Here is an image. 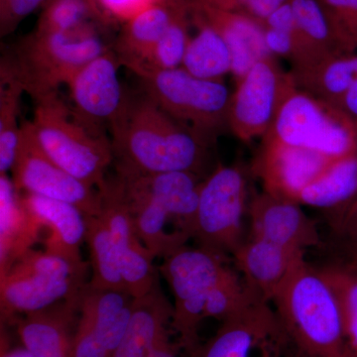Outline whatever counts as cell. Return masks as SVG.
<instances>
[{
	"mask_svg": "<svg viewBox=\"0 0 357 357\" xmlns=\"http://www.w3.org/2000/svg\"><path fill=\"white\" fill-rule=\"evenodd\" d=\"M109 130L116 171L198 174L203 168L206 138L174 119L144 93L126 96Z\"/></svg>",
	"mask_w": 357,
	"mask_h": 357,
	"instance_id": "1",
	"label": "cell"
},
{
	"mask_svg": "<svg viewBox=\"0 0 357 357\" xmlns=\"http://www.w3.org/2000/svg\"><path fill=\"white\" fill-rule=\"evenodd\" d=\"M271 302L296 357H349L337 294L305 255L295 263Z\"/></svg>",
	"mask_w": 357,
	"mask_h": 357,
	"instance_id": "2",
	"label": "cell"
},
{
	"mask_svg": "<svg viewBox=\"0 0 357 357\" xmlns=\"http://www.w3.org/2000/svg\"><path fill=\"white\" fill-rule=\"evenodd\" d=\"M34 102L31 122L44 151L75 178L98 189L102 187L114 160L112 139L102 128L79 116L59 91Z\"/></svg>",
	"mask_w": 357,
	"mask_h": 357,
	"instance_id": "3",
	"label": "cell"
},
{
	"mask_svg": "<svg viewBox=\"0 0 357 357\" xmlns=\"http://www.w3.org/2000/svg\"><path fill=\"white\" fill-rule=\"evenodd\" d=\"M88 266L47 250L30 249L0 273L1 321L43 311L79 297Z\"/></svg>",
	"mask_w": 357,
	"mask_h": 357,
	"instance_id": "4",
	"label": "cell"
},
{
	"mask_svg": "<svg viewBox=\"0 0 357 357\" xmlns=\"http://www.w3.org/2000/svg\"><path fill=\"white\" fill-rule=\"evenodd\" d=\"M102 26L69 33H42L34 30L24 37L11 55L33 100L58 93L84 65L112 47L100 36Z\"/></svg>",
	"mask_w": 357,
	"mask_h": 357,
	"instance_id": "5",
	"label": "cell"
},
{
	"mask_svg": "<svg viewBox=\"0 0 357 357\" xmlns=\"http://www.w3.org/2000/svg\"><path fill=\"white\" fill-rule=\"evenodd\" d=\"M227 256L211 249H178L164 259L160 273L174 296L171 326L178 333V344L191 357L199 347V330L204 319V307L213 289L232 271Z\"/></svg>",
	"mask_w": 357,
	"mask_h": 357,
	"instance_id": "6",
	"label": "cell"
},
{
	"mask_svg": "<svg viewBox=\"0 0 357 357\" xmlns=\"http://www.w3.org/2000/svg\"><path fill=\"white\" fill-rule=\"evenodd\" d=\"M143 93L176 121L208 138L229 119L231 96L222 79H199L182 67L134 70Z\"/></svg>",
	"mask_w": 357,
	"mask_h": 357,
	"instance_id": "7",
	"label": "cell"
},
{
	"mask_svg": "<svg viewBox=\"0 0 357 357\" xmlns=\"http://www.w3.org/2000/svg\"><path fill=\"white\" fill-rule=\"evenodd\" d=\"M265 137L332 159L357 152L356 124L330 103L295 88L284 98Z\"/></svg>",
	"mask_w": 357,
	"mask_h": 357,
	"instance_id": "8",
	"label": "cell"
},
{
	"mask_svg": "<svg viewBox=\"0 0 357 357\" xmlns=\"http://www.w3.org/2000/svg\"><path fill=\"white\" fill-rule=\"evenodd\" d=\"M246 180L241 169L220 166L202 182L192 239L202 248L234 255L243 243Z\"/></svg>",
	"mask_w": 357,
	"mask_h": 357,
	"instance_id": "9",
	"label": "cell"
},
{
	"mask_svg": "<svg viewBox=\"0 0 357 357\" xmlns=\"http://www.w3.org/2000/svg\"><path fill=\"white\" fill-rule=\"evenodd\" d=\"M11 172L20 192L74 204L86 217L100 213V190L75 178L48 156L37 139L31 121L21 124L20 144Z\"/></svg>",
	"mask_w": 357,
	"mask_h": 357,
	"instance_id": "10",
	"label": "cell"
},
{
	"mask_svg": "<svg viewBox=\"0 0 357 357\" xmlns=\"http://www.w3.org/2000/svg\"><path fill=\"white\" fill-rule=\"evenodd\" d=\"M116 178L136 231L155 257L165 259L187 245L192 229L144 175L116 171Z\"/></svg>",
	"mask_w": 357,
	"mask_h": 357,
	"instance_id": "11",
	"label": "cell"
},
{
	"mask_svg": "<svg viewBox=\"0 0 357 357\" xmlns=\"http://www.w3.org/2000/svg\"><path fill=\"white\" fill-rule=\"evenodd\" d=\"M289 347L275 310L255 298L222 323L218 332L191 357H284Z\"/></svg>",
	"mask_w": 357,
	"mask_h": 357,
	"instance_id": "12",
	"label": "cell"
},
{
	"mask_svg": "<svg viewBox=\"0 0 357 357\" xmlns=\"http://www.w3.org/2000/svg\"><path fill=\"white\" fill-rule=\"evenodd\" d=\"M294 89L271 57L256 63L238 81L230 100L227 123L237 137L250 140L266 135L286 96Z\"/></svg>",
	"mask_w": 357,
	"mask_h": 357,
	"instance_id": "13",
	"label": "cell"
},
{
	"mask_svg": "<svg viewBox=\"0 0 357 357\" xmlns=\"http://www.w3.org/2000/svg\"><path fill=\"white\" fill-rule=\"evenodd\" d=\"M134 298L86 284L79 297L72 357H112L126 335Z\"/></svg>",
	"mask_w": 357,
	"mask_h": 357,
	"instance_id": "14",
	"label": "cell"
},
{
	"mask_svg": "<svg viewBox=\"0 0 357 357\" xmlns=\"http://www.w3.org/2000/svg\"><path fill=\"white\" fill-rule=\"evenodd\" d=\"M100 215L110 232L126 292L133 298L146 295L159 279L155 255L141 241L116 177L100 187Z\"/></svg>",
	"mask_w": 357,
	"mask_h": 357,
	"instance_id": "15",
	"label": "cell"
},
{
	"mask_svg": "<svg viewBox=\"0 0 357 357\" xmlns=\"http://www.w3.org/2000/svg\"><path fill=\"white\" fill-rule=\"evenodd\" d=\"M121 66L110 48L84 65L67 84L73 109L98 128H109L126 103L128 95L119 81Z\"/></svg>",
	"mask_w": 357,
	"mask_h": 357,
	"instance_id": "16",
	"label": "cell"
},
{
	"mask_svg": "<svg viewBox=\"0 0 357 357\" xmlns=\"http://www.w3.org/2000/svg\"><path fill=\"white\" fill-rule=\"evenodd\" d=\"M302 204L265 192L250 206L251 237L305 252L321 244L316 222L307 217Z\"/></svg>",
	"mask_w": 357,
	"mask_h": 357,
	"instance_id": "17",
	"label": "cell"
},
{
	"mask_svg": "<svg viewBox=\"0 0 357 357\" xmlns=\"http://www.w3.org/2000/svg\"><path fill=\"white\" fill-rule=\"evenodd\" d=\"M335 160L312 150L265 137L256 170L264 183L265 192L297 202L300 192Z\"/></svg>",
	"mask_w": 357,
	"mask_h": 357,
	"instance_id": "18",
	"label": "cell"
},
{
	"mask_svg": "<svg viewBox=\"0 0 357 357\" xmlns=\"http://www.w3.org/2000/svg\"><path fill=\"white\" fill-rule=\"evenodd\" d=\"M192 9L225 39L231 55V73L239 79L264 59L270 58L264 26L249 15L192 0Z\"/></svg>",
	"mask_w": 357,
	"mask_h": 357,
	"instance_id": "19",
	"label": "cell"
},
{
	"mask_svg": "<svg viewBox=\"0 0 357 357\" xmlns=\"http://www.w3.org/2000/svg\"><path fill=\"white\" fill-rule=\"evenodd\" d=\"M305 252L250 237L234 251L236 266L246 287L260 299L271 302L275 293Z\"/></svg>",
	"mask_w": 357,
	"mask_h": 357,
	"instance_id": "20",
	"label": "cell"
},
{
	"mask_svg": "<svg viewBox=\"0 0 357 357\" xmlns=\"http://www.w3.org/2000/svg\"><path fill=\"white\" fill-rule=\"evenodd\" d=\"M79 297L24 314L17 321L21 342L33 357H72L73 326L79 317Z\"/></svg>",
	"mask_w": 357,
	"mask_h": 357,
	"instance_id": "21",
	"label": "cell"
},
{
	"mask_svg": "<svg viewBox=\"0 0 357 357\" xmlns=\"http://www.w3.org/2000/svg\"><path fill=\"white\" fill-rule=\"evenodd\" d=\"M192 0H166L122 23L112 50L122 66L132 70L144 64L169 26Z\"/></svg>",
	"mask_w": 357,
	"mask_h": 357,
	"instance_id": "22",
	"label": "cell"
},
{
	"mask_svg": "<svg viewBox=\"0 0 357 357\" xmlns=\"http://www.w3.org/2000/svg\"><path fill=\"white\" fill-rule=\"evenodd\" d=\"M26 208L49 229L45 249L74 260L84 262L81 245L86 239V215L74 204L31 192H20Z\"/></svg>",
	"mask_w": 357,
	"mask_h": 357,
	"instance_id": "23",
	"label": "cell"
},
{
	"mask_svg": "<svg viewBox=\"0 0 357 357\" xmlns=\"http://www.w3.org/2000/svg\"><path fill=\"white\" fill-rule=\"evenodd\" d=\"M172 318L173 307L158 279L146 295L134 298L128 330L112 357H146L169 333Z\"/></svg>",
	"mask_w": 357,
	"mask_h": 357,
	"instance_id": "24",
	"label": "cell"
},
{
	"mask_svg": "<svg viewBox=\"0 0 357 357\" xmlns=\"http://www.w3.org/2000/svg\"><path fill=\"white\" fill-rule=\"evenodd\" d=\"M43 229L25 208L13 178L0 174V273L33 248Z\"/></svg>",
	"mask_w": 357,
	"mask_h": 357,
	"instance_id": "25",
	"label": "cell"
},
{
	"mask_svg": "<svg viewBox=\"0 0 357 357\" xmlns=\"http://www.w3.org/2000/svg\"><path fill=\"white\" fill-rule=\"evenodd\" d=\"M24 86L11 56L0 64V174L13 169L21 132L18 122Z\"/></svg>",
	"mask_w": 357,
	"mask_h": 357,
	"instance_id": "26",
	"label": "cell"
},
{
	"mask_svg": "<svg viewBox=\"0 0 357 357\" xmlns=\"http://www.w3.org/2000/svg\"><path fill=\"white\" fill-rule=\"evenodd\" d=\"M196 35L190 39L182 68L199 79L218 81L231 73V55L225 39L191 9Z\"/></svg>",
	"mask_w": 357,
	"mask_h": 357,
	"instance_id": "27",
	"label": "cell"
},
{
	"mask_svg": "<svg viewBox=\"0 0 357 357\" xmlns=\"http://www.w3.org/2000/svg\"><path fill=\"white\" fill-rule=\"evenodd\" d=\"M357 197V152L335 160L312 184L305 188L297 203L318 208H337Z\"/></svg>",
	"mask_w": 357,
	"mask_h": 357,
	"instance_id": "28",
	"label": "cell"
},
{
	"mask_svg": "<svg viewBox=\"0 0 357 357\" xmlns=\"http://www.w3.org/2000/svg\"><path fill=\"white\" fill-rule=\"evenodd\" d=\"M298 31L300 52L309 53H347L330 16L321 0H290Z\"/></svg>",
	"mask_w": 357,
	"mask_h": 357,
	"instance_id": "29",
	"label": "cell"
},
{
	"mask_svg": "<svg viewBox=\"0 0 357 357\" xmlns=\"http://www.w3.org/2000/svg\"><path fill=\"white\" fill-rule=\"evenodd\" d=\"M86 222L84 243L88 244L93 271L89 285L93 288L126 292L122 279L121 263L105 220L98 215L95 217H86Z\"/></svg>",
	"mask_w": 357,
	"mask_h": 357,
	"instance_id": "30",
	"label": "cell"
},
{
	"mask_svg": "<svg viewBox=\"0 0 357 357\" xmlns=\"http://www.w3.org/2000/svg\"><path fill=\"white\" fill-rule=\"evenodd\" d=\"M41 8L35 30L42 33L74 32L112 22L98 0H47Z\"/></svg>",
	"mask_w": 357,
	"mask_h": 357,
	"instance_id": "31",
	"label": "cell"
},
{
	"mask_svg": "<svg viewBox=\"0 0 357 357\" xmlns=\"http://www.w3.org/2000/svg\"><path fill=\"white\" fill-rule=\"evenodd\" d=\"M332 286L342 307L349 357H357V264L333 263L319 268Z\"/></svg>",
	"mask_w": 357,
	"mask_h": 357,
	"instance_id": "32",
	"label": "cell"
},
{
	"mask_svg": "<svg viewBox=\"0 0 357 357\" xmlns=\"http://www.w3.org/2000/svg\"><path fill=\"white\" fill-rule=\"evenodd\" d=\"M192 3L181 11L169 26L158 43L148 56L144 64L136 70H173L182 67L188 45H189V23L191 21Z\"/></svg>",
	"mask_w": 357,
	"mask_h": 357,
	"instance_id": "33",
	"label": "cell"
},
{
	"mask_svg": "<svg viewBox=\"0 0 357 357\" xmlns=\"http://www.w3.org/2000/svg\"><path fill=\"white\" fill-rule=\"evenodd\" d=\"M347 50L357 48V0H321Z\"/></svg>",
	"mask_w": 357,
	"mask_h": 357,
	"instance_id": "34",
	"label": "cell"
},
{
	"mask_svg": "<svg viewBox=\"0 0 357 357\" xmlns=\"http://www.w3.org/2000/svg\"><path fill=\"white\" fill-rule=\"evenodd\" d=\"M47 0H0V36L17 29L26 17L44 6Z\"/></svg>",
	"mask_w": 357,
	"mask_h": 357,
	"instance_id": "35",
	"label": "cell"
},
{
	"mask_svg": "<svg viewBox=\"0 0 357 357\" xmlns=\"http://www.w3.org/2000/svg\"><path fill=\"white\" fill-rule=\"evenodd\" d=\"M204 1L218 8L246 14L259 22H264L270 14L290 0H204Z\"/></svg>",
	"mask_w": 357,
	"mask_h": 357,
	"instance_id": "36",
	"label": "cell"
},
{
	"mask_svg": "<svg viewBox=\"0 0 357 357\" xmlns=\"http://www.w3.org/2000/svg\"><path fill=\"white\" fill-rule=\"evenodd\" d=\"M166 0H98L105 15L112 22L124 23L150 7Z\"/></svg>",
	"mask_w": 357,
	"mask_h": 357,
	"instance_id": "37",
	"label": "cell"
},
{
	"mask_svg": "<svg viewBox=\"0 0 357 357\" xmlns=\"http://www.w3.org/2000/svg\"><path fill=\"white\" fill-rule=\"evenodd\" d=\"M332 225L335 234L347 243L357 241V197L335 210Z\"/></svg>",
	"mask_w": 357,
	"mask_h": 357,
	"instance_id": "38",
	"label": "cell"
},
{
	"mask_svg": "<svg viewBox=\"0 0 357 357\" xmlns=\"http://www.w3.org/2000/svg\"><path fill=\"white\" fill-rule=\"evenodd\" d=\"M265 44L270 54L288 56L296 53L298 29L296 31L272 29L264 27Z\"/></svg>",
	"mask_w": 357,
	"mask_h": 357,
	"instance_id": "39",
	"label": "cell"
},
{
	"mask_svg": "<svg viewBox=\"0 0 357 357\" xmlns=\"http://www.w3.org/2000/svg\"><path fill=\"white\" fill-rule=\"evenodd\" d=\"M265 28L272 29L286 30V31H296L298 29L295 15L290 1L283 4L273 11L264 21Z\"/></svg>",
	"mask_w": 357,
	"mask_h": 357,
	"instance_id": "40",
	"label": "cell"
},
{
	"mask_svg": "<svg viewBox=\"0 0 357 357\" xmlns=\"http://www.w3.org/2000/svg\"><path fill=\"white\" fill-rule=\"evenodd\" d=\"M178 347H181V345L173 344L170 340V335L167 333L146 357H178Z\"/></svg>",
	"mask_w": 357,
	"mask_h": 357,
	"instance_id": "41",
	"label": "cell"
},
{
	"mask_svg": "<svg viewBox=\"0 0 357 357\" xmlns=\"http://www.w3.org/2000/svg\"><path fill=\"white\" fill-rule=\"evenodd\" d=\"M6 340L1 338V354L0 357H33L24 347H9Z\"/></svg>",
	"mask_w": 357,
	"mask_h": 357,
	"instance_id": "42",
	"label": "cell"
},
{
	"mask_svg": "<svg viewBox=\"0 0 357 357\" xmlns=\"http://www.w3.org/2000/svg\"><path fill=\"white\" fill-rule=\"evenodd\" d=\"M347 246H349L347 248H349V258H351L349 261L356 263L357 264V241L347 243Z\"/></svg>",
	"mask_w": 357,
	"mask_h": 357,
	"instance_id": "43",
	"label": "cell"
}]
</instances>
